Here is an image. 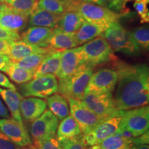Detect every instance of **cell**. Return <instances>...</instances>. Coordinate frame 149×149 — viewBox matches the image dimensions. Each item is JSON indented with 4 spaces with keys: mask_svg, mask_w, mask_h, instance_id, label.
<instances>
[{
    "mask_svg": "<svg viewBox=\"0 0 149 149\" xmlns=\"http://www.w3.org/2000/svg\"><path fill=\"white\" fill-rule=\"evenodd\" d=\"M114 100L119 111L142 107L149 102V68L146 64H117Z\"/></svg>",
    "mask_w": 149,
    "mask_h": 149,
    "instance_id": "cell-1",
    "label": "cell"
},
{
    "mask_svg": "<svg viewBox=\"0 0 149 149\" xmlns=\"http://www.w3.org/2000/svg\"><path fill=\"white\" fill-rule=\"evenodd\" d=\"M66 11L77 12L86 22L97 26L104 31L111 24L118 22L120 15L111 9L96 3L81 0H61Z\"/></svg>",
    "mask_w": 149,
    "mask_h": 149,
    "instance_id": "cell-2",
    "label": "cell"
},
{
    "mask_svg": "<svg viewBox=\"0 0 149 149\" xmlns=\"http://www.w3.org/2000/svg\"><path fill=\"white\" fill-rule=\"evenodd\" d=\"M93 73V67L82 64L70 77L58 80L57 93L66 100H82Z\"/></svg>",
    "mask_w": 149,
    "mask_h": 149,
    "instance_id": "cell-3",
    "label": "cell"
},
{
    "mask_svg": "<svg viewBox=\"0 0 149 149\" xmlns=\"http://www.w3.org/2000/svg\"><path fill=\"white\" fill-rule=\"evenodd\" d=\"M112 50L130 56L138 55L140 48L134 42L130 33L126 30L119 22L111 24L102 33Z\"/></svg>",
    "mask_w": 149,
    "mask_h": 149,
    "instance_id": "cell-4",
    "label": "cell"
},
{
    "mask_svg": "<svg viewBox=\"0 0 149 149\" xmlns=\"http://www.w3.org/2000/svg\"><path fill=\"white\" fill-rule=\"evenodd\" d=\"M79 47L83 64L91 67L107 62L113 57V51L101 35Z\"/></svg>",
    "mask_w": 149,
    "mask_h": 149,
    "instance_id": "cell-5",
    "label": "cell"
},
{
    "mask_svg": "<svg viewBox=\"0 0 149 149\" xmlns=\"http://www.w3.org/2000/svg\"><path fill=\"white\" fill-rule=\"evenodd\" d=\"M20 95L24 97H34L47 98L58 91V80L53 74H47L34 77L24 83L19 88Z\"/></svg>",
    "mask_w": 149,
    "mask_h": 149,
    "instance_id": "cell-6",
    "label": "cell"
},
{
    "mask_svg": "<svg viewBox=\"0 0 149 149\" xmlns=\"http://www.w3.org/2000/svg\"><path fill=\"white\" fill-rule=\"evenodd\" d=\"M122 111H120L113 116L104 120L92 131L83 135V141L86 146L98 144L110 136L124 131L122 124Z\"/></svg>",
    "mask_w": 149,
    "mask_h": 149,
    "instance_id": "cell-7",
    "label": "cell"
},
{
    "mask_svg": "<svg viewBox=\"0 0 149 149\" xmlns=\"http://www.w3.org/2000/svg\"><path fill=\"white\" fill-rule=\"evenodd\" d=\"M123 129L133 137H137L148 131L149 107L148 105L123 111L122 114Z\"/></svg>",
    "mask_w": 149,
    "mask_h": 149,
    "instance_id": "cell-8",
    "label": "cell"
},
{
    "mask_svg": "<svg viewBox=\"0 0 149 149\" xmlns=\"http://www.w3.org/2000/svg\"><path fill=\"white\" fill-rule=\"evenodd\" d=\"M82 101L91 111L103 120L120 111L117 109L112 93H88L85 94Z\"/></svg>",
    "mask_w": 149,
    "mask_h": 149,
    "instance_id": "cell-9",
    "label": "cell"
},
{
    "mask_svg": "<svg viewBox=\"0 0 149 149\" xmlns=\"http://www.w3.org/2000/svg\"><path fill=\"white\" fill-rule=\"evenodd\" d=\"M59 120L50 110H46L43 114L31 122L30 136L33 144L56 137Z\"/></svg>",
    "mask_w": 149,
    "mask_h": 149,
    "instance_id": "cell-10",
    "label": "cell"
},
{
    "mask_svg": "<svg viewBox=\"0 0 149 149\" xmlns=\"http://www.w3.org/2000/svg\"><path fill=\"white\" fill-rule=\"evenodd\" d=\"M67 101L69 105L70 114L77 122L83 135L92 131L100 123L105 120L91 111L82 100L68 99Z\"/></svg>",
    "mask_w": 149,
    "mask_h": 149,
    "instance_id": "cell-11",
    "label": "cell"
},
{
    "mask_svg": "<svg viewBox=\"0 0 149 149\" xmlns=\"http://www.w3.org/2000/svg\"><path fill=\"white\" fill-rule=\"evenodd\" d=\"M118 80L116 70L112 68H102L93 73L85 94L88 93H113Z\"/></svg>",
    "mask_w": 149,
    "mask_h": 149,
    "instance_id": "cell-12",
    "label": "cell"
},
{
    "mask_svg": "<svg viewBox=\"0 0 149 149\" xmlns=\"http://www.w3.org/2000/svg\"><path fill=\"white\" fill-rule=\"evenodd\" d=\"M0 131L22 148L31 146L32 139L24 124L13 119H0Z\"/></svg>",
    "mask_w": 149,
    "mask_h": 149,
    "instance_id": "cell-13",
    "label": "cell"
},
{
    "mask_svg": "<svg viewBox=\"0 0 149 149\" xmlns=\"http://www.w3.org/2000/svg\"><path fill=\"white\" fill-rule=\"evenodd\" d=\"M82 64H84L80 53V47L65 50L61 53L60 64L55 75L56 77L59 79H66L77 71Z\"/></svg>",
    "mask_w": 149,
    "mask_h": 149,
    "instance_id": "cell-14",
    "label": "cell"
},
{
    "mask_svg": "<svg viewBox=\"0 0 149 149\" xmlns=\"http://www.w3.org/2000/svg\"><path fill=\"white\" fill-rule=\"evenodd\" d=\"M29 19V16L26 15L6 6L4 10L0 13V26L11 32L18 33L26 27Z\"/></svg>",
    "mask_w": 149,
    "mask_h": 149,
    "instance_id": "cell-15",
    "label": "cell"
},
{
    "mask_svg": "<svg viewBox=\"0 0 149 149\" xmlns=\"http://www.w3.org/2000/svg\"><path fill=\"white\" fill-rule=\"evenodd\" d=\"M47 108L45 100L41 98L29 97H22L20 102V113L22 120L32 122L43 114Z\"/></svg>",
    "mask_w": 149,
    "mask_h": 149,
    "instance_id": "cell-16",
    "label": "cell"
},
{
    "mask_svg": "<svg viewBox=\"0 0 149 149\" xmlns=\"http://www.w3.org/2000/svg\"><path fill=\"white\" fill-rule=\"evenodd\" d=\"M50 50L48 48H42L28 44L22 40L9 42L7 55L13 61H19L24 57L35 53H48Z\"/></svg>",
    "mask_w": 149,
    "mask_h": 149,
    "instance_id": "cell-17",
    "label": "cell"
},
{
    "mask_svg": "<svg viewBox=\"0 0 149 149\" xmlns=\"http://www.w3.org/2000/svg\"><path fill=\"white\" fill-rule=\"evenodd\" d=\"M53 29L31 26L20 35V40L28 44L42 48H48Z\"/></svg>",
    "mask_w": 149,
    "mask_h": 149,
    "instance_id": "cell-18",
    "label": "cell"
},
{
    "mask_svg": "<svg viewBox=\"0 0 149 149\" xmlns=\"http://www.w3.org/2000/svg\"><path fill=\"white\" fill-rule=\"evenodd\" d=\"M78 44L74 40L73 35L68 34L58 28L53 29L48 48L50 51H61L71 49L77 47Z\"/></svg>",
    "mask_w": 149,
    "mask_h": 149,
    "instance_id": "cell-19",
    "label": "cell"
},
{
    "mask_svg": "<svg viewBox=\"0 0 149 149\" xmlns=\"http://www.w3.org/2000/svg\"><path fill=\"white\" fill-rule=\"evenodd\" d=\"M0 97L10 111L13 119L20 124H24L20 113V102L23 97L17 91L4 89L0 87Z\"/></svg>",
    "mask_w": 149,
    "mask_h": 149,
    "instance_id": "cell-20",
    "label": "cell"
},
{
    "mask_svg": "<svg viewBox=\"0 0 149 149\" xmlns=\"http://www.w3.org/2000/svg\"><path fill=\"white\" fill-rule=\"evenodd\" d=\"M59 15L54 14L37 8L30 15L29 24L31 26L48 28L54 29L57 26Z\"/></svg>",
    "mask_w": 149,
    "mask_h": 149,
    "instance_id": "cell-21",
    "label": "cell"
},
{
    "mask_svg": "<svg viewBox=\"0 0 149 149\" xmlns=\"http://www.w3.org/2000/svg\"><path fill=\"white\" fill-rule=\"evenodd\" d=\"M82 133L77 122L71 115H69L66 118L63 119L58 124L56 132V138L59 142H62L78 137Z\"/></svg>",
    "mask_w": 149,
    "mask_h": 149,
    "instance_id": "cell-22",
    "label": "cell"
},
{
    "mask_svg": "<svg viewBox=\"0 0 149 149\" xmlns=\"http://www.w3.org/2000/svg\"><path fill=\"white\" fill-rule=\"evenodd\" d=\"M85 20L75 11H65L59 15V20L56 28H58L64 32L73 35Z\"/></svg>",
    "mask_w": 149,
    "mask_h": 149,
    "instance_id": "cell-23",
    "label": "cell"
},
{
    "mask_svg": "<svg viewBox=\"0 0 149 149\" xmlns=\"http://www.w3.org/2000/svg\"><path fill=\"white\" fill-rule=\"evenodd\" d=\"M62 51H55L50 52L43 59L35 70L34 77H40L47 74H53L56 75L59 68L60 59Z\"/></svg>",
    "mask_w": 149,
    "mask_h": 149,
    "instance_id": "cell-24",
    "label": "cell"
},
{
    "mask_svg": "<svg viewBox=\"0 0 149 149\" xmlns=\"http://www.w3.org/2000/svg\"><path fill=\"white\" fill-rule=\"evenodd\" d=\"M46 99L50 111L59 120H62L70 115V108L68 101L61 95L55 93Z\"/></svg>",
    "mask_w": 149,
    "mask_h": 149,
    "instance_id": "cell-25",
    "label": "cell"
},
{
    "mask_svg": "<svg viewBox=\"0 0 149 149\" xmlns=\"http://www.w3.org/2000/svg\"><path fill=\"white\" fill-rule=\"evenodd\" d=\"M134 137L127 131L124 130L105 139L100 144L104 149H130Z\"/></svg>",
    "mask_w": 149,
    "mask_h": 149,
    "instance_id": "cell-26",
    "label": "cell"
},
{
    "mask_svg": "<svg viewBox=\"0 0 149 149\" xmlns=\"http://www.w3.org/2000/svg\"><path fill=\"white\" fill-rule=\"evenodd\" d=\"M104 31L88 22H84L82 25L73 34V37L78 46L84 44L102 35Z\"/></svg>",
    "mask_w": 149,
    "mask_h": 149,
    "instance_id": "cell-27",
    "label": "cell"
},
{
    "mask_svg": "<svg viewBox=\"0 0 149 149\" xmlns=\"http://www.w3.org/2000/svg\"><path fill=\"white\" fill-rule=\"evenodd\" d=\"M6 73L14 82L18 84H23L34 78L35 71L22 68L13 61H10L7 67Z\"/></svg>",
    "mask_w": 149,
    "mask_h": 149,
    "instance_id": "cell-28",
    "label": "cell"
},
{
    "mask_svg": "<svg viewBox=\"0 0 149 149\" xmlns=\"http://www.w3.org/2000/svg\"><path fill=\"white\" fill-rule=\"evenodd\" d=\"M13 10L30 16L37 8L38 0H0Z\"/></svg>",
    "mask_w": 149,
    "mask_h": 149,
    "instance_id": "cell-29",
    "label": "cell"
},
{
    "mask_svg": "<svg viewBox=\"0 0 149 149\" xmlns=\"http://www.w3.org/2000/svg\"><path fill=\"white\" fill-rule=\"evenodd\" d=\"M48 53L32 54V55L27 56V57L20 59V60L13 61V62L15 63L17 66L22 67V68L27 70H34L35 71L37 67L40 66L43 59L45 58Z\"/></svg>",
    "mask_w": 149,
    "mask_h": 149,
    "instance_id": "cell-30",
    "label": "cell"
},
{
    "mask_svg": "<svg viewBox=\"0 0 149 149\" xmlns=\"http://www.w3.org/2000/svg\"><path fill=\"white\" fill-rule=\"evenodd\" d=\"M134 42L139 48L148 50L149 48V28L148 26L137 28L130 31Z\"/></svg>",
    "mask_w": 149,
    "mask_h": 149,
    "instance_id": "cell-31",
    "label": "cell"
},
{
    "mask_svg": "<svg viewBox=\"0 0 149 149\" xmlns=\"http://www.w3.org/2000/svg\"><path fill=\"white\" fill-rule=\"evenodd\" d=\"M37 7L57 15H60L66 11L61 0H38Z\"/></svg>",
    "mask_w": 149,
    "mask_h": 149,
    "instance_id": "cell-32",
    "label": "cell"
},
{
    "mask_svg": "<svg viewBox=\"0 0 149 149\" xmlns=\"http://www.w3.org/2000/svg\"><path fill=\"white\" fill-rule=\"evenodd\" d=\"M148 2L149 0H135L133 6L140 17L141 23H146L149 22Z\"/></svg>",
    "mask_w": 149,
    "mask_h": 149,
    "instance_id": "cell-33",
    "label": "cell"
},
{
    "mask_svg": "<svg viewBox=\"0 0 149 149\" xmlns=\"http://www.w3.org/2000/svg\"><path fill=\"white\" fill-rule=\"evenodd\" d=\"M61 143V149H87L83 141V135L68 139Z\"/></svg>",
    "mask_w": 149,
    "mask_h": 149,
    "instance_id": "cell-34",
    "label": "cell"
},
{
    "mask_svg": "<svg viewBox=\"0 0 149 149\" xmlns=\"http://www.w3.org/2000/svg\"><path fill=\"white\" fill-rule=\"evenodd\" d=\"M35 149H61V143L55 137L33 144Z\"/></svg>",
    "mask_w": 149,
    "mask_h": 149,
    "instance_id": "cell-35",
    "label": "cell"
},
{
    "mask_svg": "<svg viewBox=\"0 0 149 149\" xmlns=\"http://www.w3.org/2000/svg\"><path fill=\"white\" fill-rule=\"evenodd\" d=\"M20 40V35L17 33L11 32L10 31L0 26V40L6 42H14Z\"/></svg>",
    "mask_w": 149,
    "mask_h": 149,
    "instance_id": "cell-36",
    "label": "cell"
},
{
    "mask_svg": "<svg viewBox=\"0 0 149 149\" xmlns=\"http://www.w3.org/2000/svg\"><path fill=\"white\" fill-rule=\"evenodd\" d=\"M0 149H22L0 131Z\"/></svg>",
    "mask_w": 149,
    "mask_h": 149,
    "instance_id": "cell-37",
    "label": "cell"
},
{
    "mask_svg": "<svg viewBox=\"0 0 149 149\" xmlns=\"http://www.w3.org/2000/svg\"><path fill=\"white\" fill-rule=\"evenodd\" d=\"M0 86L13 91H17L15 86L13 83H11L8 78L5 74L1 73V72H0Z\"/></svg>",
    "mask_w": 149,
    "mask_h": 149,
    "instance_id": "cell-38",
    "label": "cell"
},
{
    "mask_svg": "<svg viewBox=\"0 0 149 149\" xmlns=\"http://www.w3.org/2000/svg\"><path fill=\"white\" fill-rule=\"evenodd\" d=\"M10 61V57L6 54L0 53V71L6 72Z\"/></svg>",
    "mask_w": 149,
    "mask_h": 149,
    "instance_id": "cell-39",
    "label": "cell"
},
{
    "mask_svg": "<svg viewBox=\"0 0 149 149\" xmlns=\"http://www.w3.org/2000/svg\"><path fill=\"white\" fill-rule=\"evenodd\" d=\"M117 1L118 0H90V2L91 3H94L106 7L108 6L110 8H115Z\"/></svg>",
    "mask_w": 149,
    "mask_h": 149,
    "instance_id": "cell-40",
    "label": "cell"
},
{
    "mask_svg": "<svg viewBox=\"0 0 149 149\" xmlns=\"http://www.w3.org/2000/svg\"><path fill=\"white\" fill-rule=\"evenodd\" d=\"M10 118V113L7 107L2 101V99L0 97V119Z\"/></svg>",
    "mask_w": 149,
    "mask_h": 149,
    "instance_id": "cell-41",
    "label": "cell"
},
{
    "mask_svg": "<svg viewBox=\"0 0 149 149\" xmlns=\"http://www.w3.org/2000/svg\"><path fill=\"white\" fill-rule=\"evenodd\" d=\"M9 42H10L0 40V53H4L7 55L9 47Z\"/></svg>",
    "mask_w": 149,
    "mask_h": 149,
    "instance_id": "cell-42",
    "label": "cell"
},
{
    "mask_svg": "<svg viewBox=\"0 0 149 149\" xmlns=\"http://www.w3.org/2000/svg\"><path fill=\"white\" fill-rule=\"evenodd\" d=\"M130 149H149L148 144H136L133 143L132 147Z\"/></svg>",
    "mask_w": 149,
    "mask_h": 149,
    "instance_id": "cell-43",
    "label": "cell"
},
{
    "mask_svg": "<svg viewBox=\"0 0 149 149\" xmlns=\"http://www.w3.org/2000/svg\"><path fill=\"white\" fill-rule=\"evenodd\" d=\"M133 1V0H118V1L117 2L116 6H115V8H116L117 9L120 8L121 7L124 6V5L125 4L126 2H128V1Z\"/></svg>",
    "mask_w": 149,
    "mask_h": 149,
    "instance_id": "cell-44",
    "label": "cell"
},
{
    "mask_svg": "<svg viewBox=\"0 0 149 149\" xmlns=\"http://www.w3.org/2000/svg\"><path fill=\"white\" fill-rule=\"evenodd\" d=\"M88 149H104L102 148V146L100 145V144H96V145H93V146H89V148Z\"/></svg>",
    "mask_w": 149,
    "mask_h": 149,
    "instance_id": "cell-45",
    "label": "cell"
},
{
    "mask_svg": "<svg viewBox=\"0 0 149 149\" xmlns=\"http://www.w3.org/2000/svg\"><path fill=\"white\" fill-rule=\"evenodd\" d=\"M6 8V6L4 3H3L2 2L0 1V13H1V12H3Z\"/></svg>",
    "mask_w": 149,
    "mask_h": 149,
    "instance_id": "cell-46",
    "label": "cell"
},
{
    "mask_svg": "<svg viewBox=\"0 0 149 149\" xmlns=\"http://www.w3.org/2000/svg\"><path fill=\"white\" fill-rule=\"evenodd\" d=\"M22 149H35V148H34V146H33V145L32 144L31 146H30L25 147V148H22Z\"/></svg>",
    "mask_w": 149,
    "mask_h": 149,
    "instance_id": "cell-47",
    "label": "cell"
},
{
    "mask_svg": "<svg viewBox=\"0 0 149 149\" xmlns=\"http://www.w3.org/2000/svg\"><path fill=\"white\" fill-rule=\"evenodd\" d=\"M81 1H88V2H90V0H81Z\"/></svg>",
    "mask_w": 149,
    "mask_h": 149,
    "instance_id": "cell-48",
    "label": "cell"
}]
</instances>
